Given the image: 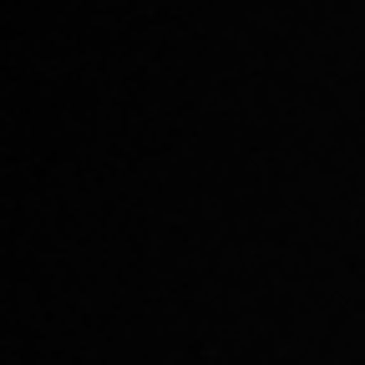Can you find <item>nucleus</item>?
I'll return each instance as SVG.
<instances>
[]
</instances>
